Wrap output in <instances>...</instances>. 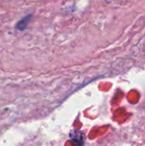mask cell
<instances>
[{
  "mask_svg": "<svg viewBox=\"0 0 145 146\" xmlns=\"http://www.w3.org/2000/svg\"><path fill=\"white\" fill-rule=\"evenodd\" d=\"M32 19V15H29L27 16H25L24 18H22L21 21H19L17 22V25H16V28L19 30V31H23L28 25L30 20Z\"/></svg>",
  "mask_w": 145,
  "mask_h": 146,
  "instance_id": "cell-1",
  "label": "cell"
},
{
  "mask_svg": "<svg viewBox=\"0 0 145 146\" xmlns=\"http://www.w3.org/2000/svg\"><path fill=\"white\" fill-rule=\"evenodd\" d=\"M70 137H71V140L75 145H83L84 144V139H83L84 136H83L82 133L73 132V133H71Z\"/></svg>",
  "mask_w": 145,
  "mask_h": 146,
  "instance_id": "cell-2",
  "label": "cell"
}]
</instances>
